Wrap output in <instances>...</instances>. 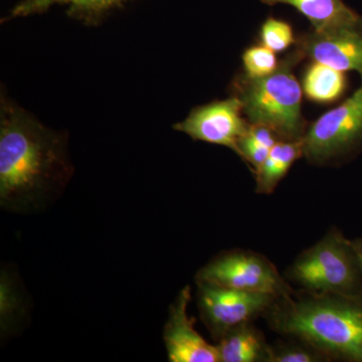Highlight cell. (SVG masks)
I'll return each instance as SVG.
<instances>
[{"instance_id":"6da1fadb","label":"cell","mask_w":362,"mask_h":362,"mask_svg":"<svg viewBox=\"0 0 362 362\" xmlns=\"http://www.w3.org/2000/svg\"><path fill=\"white\" fill-rule=\"evenodd\" d=\"M73 175L66 140L6 96L0 105V204L37 211L59 194Z\"/></svg>"},{"instance_id":"7a4b0ae2","label":"cell","mask_w":362,"mask_h":362,"mask_svg":"<svg viewBox=\"0 0 362 362\" xmlns=\"http://www.w3.org/2000/svg\"><path fill=\"white\" fill-rule=\"evenodd\" d=\"M263 318L270 329L307 343L328 362H362V295L294 289L278 297Z\"/></svg>"},{"instance_id":"3957f363","label":"cell","mask_w":362,"mask_h":362,"mask_svg":"<svg viewBox=\"0 0 362 362\" xmlns=\"http://www.w3.org/2000/svg\"><path fill=\"white\" fill-rule=\"evenodd\" d=\"M299 49L286 57L277 70L261 78H240L237 96L243 112L251 124L267 126L281 140L297 141L306 132V121L302 115V88L293 69L303 59Z\"/></svg>"},{"instance_id":"277c9868","label":"cell","mask_w":362,"mask_h":362,"mask_svg":"<svg viewBox=\"0 0 362 362\" xmlns=\"http://www.w3.org/2000/svg\"><path fill=\"white\" fill-rule=\"evenodd\" d=\"M285 278L297 289L362 295V264L352 240L331 228L313 246L304 250L286 271Z\"/></svg>"},{"instance_id":"5b68a950","label":"cell","mask_w":362,"mask_h":362,"mask_svg":"<svg viewBox=\"0 0 362 362\" xmlns=\"http://www.w3.org/2000/svg\"><path fill=\"white\" fill-rule=\"evenodd\" d=\"M195 281L279 297L294 291L270 259L250 250L221 252L197 272Z\"/></svg>"},{"instance_id":"8992f818","label":"cell","mask_w":362,"mask_h":362,"mask_svg":"<svg viewBox=\"0 0 362 362\" xmlns=\"http://www.w3.org/2000/svg\"><path fill=\"white\" fill-rule=\"evenodd\" d=\"M362 143V85L346 101L324 114L306 130L303 157L312 164H329Z\"/></svg>"},{"instance_id":"52a82bcc","label":"cell","mask_w":362,"mask_h":362,"mask_svg":"<svg viewBox=\"0 0 362 362\" xmlns=\"http://www.w3.org/2000/svg\"><path fill=\"white\" fill-rule=\"evenodd\" d=\"M197 306L202 322L216 341L235 326L255 322L279 296L244 291L206 282H197Z\"/></svg>"},{"instance_id":"ba28073f","label":"cell","mask_w":362,"mask_h":362,"mask_svg":"<svg viewBox=\"0 0 362 362\" xmlns=\"http://www.w3.org/2000/svg\"><path fill=\"white\" fill-rule=\"evenodd\" d=\"M297 49L317 63L340 71H356L362 77V16L357 20L301 35Z\"/></svg>"},{"instance_id":"9c48e42d","label":"cell","mask_w":362,"mask_h":362,"mask_svg":"<svg viewBox=\"0 0 362 362\" xmlns=\"http://www.w3.org/2000/svg\"><path fill=\"white\" fill-rule=\"evenodd\" d=\"M243 113L239 98H228L197 107L185 120L176 123L173 129L194 140L228 147L238 154V143L250 126Z\"/></svg>"},{"instance_id":"30bf717a","label":"cell","mask_w":362,"mask_h":362,"mask_svg":"<svg viewBox=\"0 0 362 362\" xmlns=\"http://www.w3.org/2000/svg\"><path fill=\"white\" fill-rule=\"evenodd\" d=\"M192 288L185 286L169 308L164 326V344L170 362H220L218 347L209 344L195 330L194 319L188 316Z\"/></svg>"},{"instance_id":"8fae6325","label":"cell","mask_w":362,"mask_h":362,"mask_svg":"<svg viewBox=\"0 0 362 362\" xmlns=\"http://www.w3.org/2000/svg\"><path fill=\"white\" fill-rule=\"evenodd\" d=\"M220 362H268L271 344L255 322L235 326L216 341Z\"/></svg>"},{"instance_id":"7c38bea8","label":"cell","mask_w":362,"mask_h":362,"mask_svg":"<svg viewBox=\"0 0 362 362\" xmlns=\"http://www.w3.org/2000/svg\"><path fill=\"white\" fill-rule=\"evenodd\" d=\"M132 0H21L9 11L7 20L47 13L57 6L68 7V13L86 23L101 21Z\"/></svg>"},{"instance_id":"4fadbf2b","label":"cell","mask_w":362,"mask_h":362,"mask_svg":"<svg viewBox=\"0 0 362 362\" xmlns=\"http://www.w3.org/2000/svg\"><path fill=\"white\" fill-rule=\"evenodd\" d=\"M301 157H303L302 139L297 141L280 140L276 143L265 161L254 170L257 194H273L293 164Z\"/></svg>"},{"instance_id":"5bb4252c","label":"cell","mask_w":362,"mask_h":362,"mask_svg":"<svg viewBox=\"0 0 362 362\" xmlns=\"http://www.w3.org/2000/svg\"><path fill=\"white\" fill-rule=\"evenodd\" d=\"M268 6L288 4L297 9L310 21L313 30L349 23L359 18V14L345 4L344 0H261Z\"/></svg>"},{"instance_id":"9a60e30c","label":"cell","mask_w":362,"mask_h":362,"mask_svg":"<svg viewBox=\"0 0 362 362\" xmlns=\"http://www.w3.org/2000/svg\"><path fill=\"white\" fill-rule=\"evenodd\" d=\"M345 88L342 71L313 62L305 73L303 90L306 96L318 103H330L341 96Z\"/></svg>"},{"instance_id":"2e32d148","label":"cell","mask_w":362,"mask_h":362,"mask_svg":"<svg viewBox=\"0 0 362 362\" xmlns=\"http://www.w3.org/2000/svg\"><path fill=\"white\" fill-rule=\"evenodd\" d=\"M280 140L267 126L250 123L249 129L238 143V156L249 163L252 170H256Z\"/></svg>"},{"instance_id":"e0dca14e","label":"cell","mask_w":362,"mask_h":362,"mask_svg":"<svg viewBox=\"0 0 362 362\" xmlns=\"http://www.w3.org/2000/svg\"><path fill=\"white\" fill-rule=\"evenodd\" d=\"M285 338L271 345L268 362H328L325 356L307 343L296 338Z\"/></svg>"},{"instance_id":"ac0fdd59","label":"cell","mask_w":362,"mask_h":362,"mask_svg":"<svg viewBox=\"0 0 362 362\" xmlns=\"http://www.w3.org/2000/svg\"><path fill=\"white\" fill-rule=\"evenodd\" d=\"M243 63L247 77L261 78L277 70L280 62L277 61L275 52L263 45L246 49L243 54Z\"/></svg>"},{"instance_id":"d6986e66","label":"cell","mask_w":362,"mask_h":362,"mask_svg":"<svg viewBox=\"0 0 362 362\" xmlns=\"http://www.w3.org/2000/svg\"><path fill=\"white\" fill-rule=\"evenodd\" d=\"M262 42L273 52H283L295 44L291 25L286 21L269 18L261 28Z\"/></svg>"},{"instance_id":"ffe728a7","label":"cell","mask_w":362,"mask_h":362,"mask_svg":"<svg viewBox=\"0 0 362 362\" xmlns=\"http://www.w3.org/2000/svg\"><path fill=\"white\" fill-rule=\"evenodd\" d=\"M20 299L13 283L6 274L1 276L0 283V320L2 333H6L20 313Z\"/></svg>"},{"instance_id":"44dd1931","label":"cell","mask_w":362,"mask_h":362,"mask_svg":"<svg viewBox=\"0 0 362 362\" xmlns=\"http://www.w3.org/2000/svg\"><path fill=\"white\" fill-rule=\"evenodd\" d=\"M352 242H354V247H356V251L358 252L359 258H361L362 264V238L352 240Z\"/></svg>"}]
</instances>
